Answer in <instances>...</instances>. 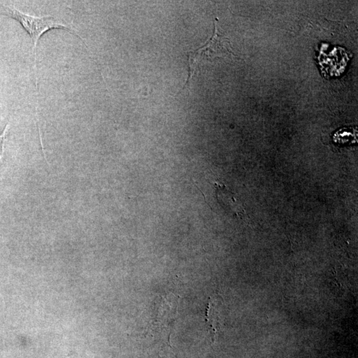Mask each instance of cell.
I'll return each mask as SVG.
<instances>
[{
    "instance_id": "obj_1",
    "label": "cell",
    "mask_w": 358,
    "mask_h": 358,
    "mask_svg": "<svg viewBox=\"0 0 358 358\" xmlns=\"http://www.w3.org/2000/svg\"><path fill=\"white\" fill-rule=\"evenodd\" d=\"M6 10V14L7 16L11 17L14 20L18 21L19 23L25 30L28 33L29 36L31 39V41L33 43V56H34V62L35 74H37V43L39 41L42 35L50 29L57 28V29H66V30L72 33V34L77 35L80 39L83 40V37L78 33L75 32L70 27L64 23L63 21L60 18H54L51 16H46L43 17H36L30 16L26 14L23 13L20 10H17L16 8L10 7V6H4Z\"/></svg>"
},
{
    "instance_id": "obj_2",
    "label": "cell",
    "mask_w": 358,
    "mask_h": 358,
    "mask_svg": "<svg viewBox=\"0 0 358 358\" xmlns=\"http://www.w3.org/2000/svg\"><path fill=\"white\" fill-rule=\"evenodd\" d=\"M228 55L236 56L232 51L230 39L220 30L219 20L216 18L212 37L202 47L188 54V77L185 87L189 84L203 62Z\"/></svg>"
},
{
    "instance_id": "obj_3",
    "label": "cell",
    "mask_w": 358,
    "mask_h": 358,
    "mask_svg": "<svg viewBox=\"0 0 358 358\" xmlns=\"http://www.w3.org/2000/svg\"><path fill=\"white\" fill-rule=\"evenodd\" d=\"M334 140L336 143L344 144L346 143H354L355 140V131L351 132L350 129H343L335 133Z\"/></svg>"
},
{
    "instance_id": "obj_4",
    "label": "cell",
    "mask_w": 358,
    "mask_h": 358,
    "mask_svg": "<svg viewBox=\"0 0 358 358\" xmlns=\"http://www.w3.org/2000/svg\"><path fill=\"white\" fill-rule=\"evenodd\" d=\"M9 127L10 124L8 123V124L6 125L5 128H4L3 132L0 135V163H1L2 158H3L6 134H7Z\"/></svg>"
}]
</instances>
